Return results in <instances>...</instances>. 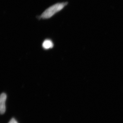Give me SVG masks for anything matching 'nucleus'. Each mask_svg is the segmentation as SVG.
I'll return each mask as SVG.
<instances>
[{
	"mask_svg": "<svg viewBox=\"0 0 123 123\" xmlns=\"http://www.w3.org/2000/svg\"><path fill=\"white\" fill-rule=\"evenodd\" d=\"M9 123H18L17 121H16L14 118H12L10 121H9Z\"/></svg>",
	"mask_w": 123,
	"mask_h": 123,
	"instance_id": "nucleus-4",
	"label": "nucleus"
},
{
	"mask_svg": "<svg viewBox=\"0 0 123 123\" xmlns=\"http://www.w3.org/2000/svg\"><path fill=\"white\" fill-rule=\"evenodd\" d=\"M7 95L5 93L0 95V114H3L6 111V101Z\"/></svg>",
	"mask_w": 123,
	"mask_h": 123,
	"instance_id": "nucleus-2",
	"label": "nucleus"
},
{
	"mask_svg": "<svg viewBox=\"0 0 123 123\" xmlns=\"http://www.w3.org/2000/svg\"><path fill=\"white\" fill-rule=\"evenodd\" d=\"M53 46V44L52 42L50 40L47 39L44 40L43 43V47L46 49L52 48Z\"/></svg>",
	"mask_w": 123,
	"mask_h": 123,
	"instance_id": "nucleus-3",
	"label": "nucleus"
},
{
	"mask_svg": "<svg viewBox=\"0 0 123 123\" xmlns=\"http://www.w3.org/2000/svg\"><path fill=\"white\" fill-rule=\"evenodd\" d=\"M68 1L57 2L46 8L41 15L37 17L39 20H47L52 18L63 10L68 5Z\"/></svg>",
	"mask_w": 123,
	"mask_h": 123,
	"instance_id": "nucleus-1",
	"label": "nucleus"
}]
</instances>
